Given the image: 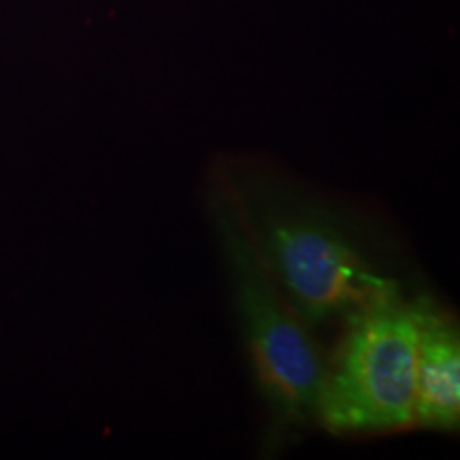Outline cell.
Listing matches in <instances>:
<instances>
[{"label": "cell", "instance_id": "cell-3", "mask_svg": "<svg viewBox=\"0 0 460 460\" xmlns=\"http://www.w3.org/2000/svg\"><path fill=\"white\" fill-rule=\"evenodd\" d=\"M209 200L258 386L279 424H301L315 416L326 358L258 254L217 177Z\"/></svg>", "mask_w": 460, "mask_h": 460}, {"label": "cell", "instance_id": "cell-2", "mask_svg": "<svg viewBox=\"0 0 460 460\" xmlns=\"http://www.w3.org/2000/svg\"><path fill=\"white\" fill-rule=\"evenodd\" d=\"M324 365L315 420L335 435L413 429L416 315L401 288L349 309Z\"/></svg>", "mask_w": 460, "mask_h": 460}, {"label": "cell", "instance_id": "cell-1", "mask_svg": "<svg viewBox=\"0 0 460 460\" xmlns=\"http://www.w3.org/2000/svg\"><path fill=\"white\" fill-rule=\"evenodd\" d=\"M217 180L281 292L312 331L399 288L331 207L247 164L228 166Z\"/></svg>", "mask_w": 460, "mask_h": 460}, {"label": "cell", "instance_id": "cell-4", "mask_svg": "<svg viewBox=\"0 0 460 460\" xmlns=\"http://www.w3.org/2000/svg\"><path fill=\"white\" fill-rule=\"evenodd\" d=\"M413 305L416 315V399L413 427L454 430L460 420V335L450 314L427 296Z\"/></svg>", "mask_w": 460, "mask_h": 460}]
</instances>
